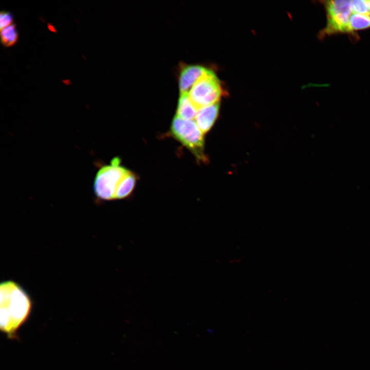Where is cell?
<instances>
[{
  "instance_id": "obj_13",
  "label": "cell",
  "mask_w": 370,
  "mask_h": 370,
  "mask_svg": "<svg viewBox=\"0 0 370 370\" xmlns=\"http://www.w3.org/2000/svg\"><path fill=\"white\" fill-rule=\"evenodd\" d=\"M48 28L51 31H55L53 26H52L51 25H48Z\"/></svg>"
},
{
  "instance_id": "obj_14",
  "label": "cell",
  "mask_w": 370,
  "mask_h": 370,
  "mask_svg": "<svg viewBox=\"0 0 370 370\" xmlns=\"http://www.w3.org/2000/svg\"><path fill=\"white\" fill-rule=\"evenodd\" d=\"M368 1V13L369 15L370 16V1Z\"/></svg>"
},
{
  "instance_id": "obj_4",
  "label": "cell",
  "mask_w": 370,
  "mask_h": 370,
  "mask_svg": "<svg viewBox=\"0 0 370 370\" xmlns=\"http://www.w3.org/2000/svg\"><path fill=\"white\" fill-rule=\"evenodd\" d=\"M224 94L221 82L213 71L208 69L192 86L189 96L199 110L219 102Z\"/></svg>"
},
{
  "instance_id": "obj_11",
  "label": "cell",
  "mask_w": 370,
  "mask_h": 370,
  "mask_svg": "<svg viewBox=\"0 0 370 370\" xmlns=\"http://www.w3.org/2000/svg\"><path fill=\"white\" fill-rule=\"evenodd\" d=\"M1 35L2 43L7 47L15 44L18 39L16 26L13 24L1 30Z\"/></svg>"
},
{
  "instance_id": "obj_3",
  "label": "cell",
  "mask_w": 370,
  "mask_h": 370,
  "mask_svg": "<svg viewBox=\"0 0 370 370\" xmlns=\"http://www.w3.org/2000/svg\"><path fill=\"white\" fill-rule=\"evenodd\" d=\"M120 162L119 158L115 157L110 164L102 165L97 172L93 186L95 195L99 200L115 199L118 186L129 171L121 165Z\"/></svg>"
},
{
  "instance_id": "obj_10",
  "label": "cell",
  "mask_w": 370,
  "mask_h": 370,
  "mask_svg": "<svg viewBox=\"0 0 370 370\" xmlns=\"http://www.w3.org/2000/svg\"><path fill=\"white\" fill-rule=\"evenodd\" d=\"M369 28L370 16L368 13H359L353 12L351 10L348 24V33L353 34L357 31Z\"/></svg>"
},
{
  "instance_id": "obj_12",
  "label": "cell",
  "mask_w": 370,
  "mask_h": 370,
  "mask_svg": "<svg viewBox=\"0 0 370 370\" xmlns=\"http://www.w3.org/2000/svg\"><path fill=\"white\" fill-rule=\"evenodd\" d=\"M13 17L9 12H2L0 15V27L1 29L10 26L12 24Z\"/></svg>"
},
{
  "instance_id": "obj_6",
  "label": "cell",
  "mask_w": 370,
  "mask_h": 370,
  "mask_svg": "<svg viewBox=\"0 0 370 370\" xmlns=\"http://www.w3.org/2000/svg\"><path fill=\"white\" fill-rule=\"evenodd\" d=\"M208 69L200 65H186L182 68L179 78V88L181 93H188Z\"/></svg>"
},
{
  "instance_id": "obj_8",
  "label": "cell",
  "mask_w": 370,
  "mask_h": 370,
  "mask_svg": "<svg viewBox=\"0 0 370 370\" xmlns=\"http://www.w3.org/2000/svg\"><path fill=\"white\" fill-rule=\"evenodd\" d=\"M198 110L190 100L188 93H181L176 115L182 119L193 120L195 119Z\"/></svg>"
},
{
  "instance_id": "obj_2",
  "label": "cell",
  "mask_w": 370,
  "mask_h": 370,
  "mask_svg": "<svg viewBox=\"0 0 370 370\" xmlns=\"http://www.w3.org/2000/svg\"><path fill=\"white\" fill-rule=\"evenodd\" d=\"M170 133L177 140L188 149L200 162H205L203 134L193 120L182 119L177 116L173 119Z\"/></svg>"
},
{
  "instance_id": "obj_1",
  "label": "cell",
  "mask_w": 370,
  "mask_h": 370,
  "mask_svg": "<svg viewBox=\"0 0 370 370\" xmlns=\"http://www.w3.org/2000/svg\"><path fill=\"white\" fill-rule=\"evenodd\" d=\"M0 293L1 329L12 336L28 318L32 302L25 290L14 281L1 283Z\"/></svg>"
},
{
  "instance_id": "obj_9",
  "label": "cell",
  "mask_w": 370,
  "mask_h": 370,
  "mask_svg": "<svg viewBox=\"0 0 370 370\" xmlns=\"http://www.w3.org/2000/svg\"><path fill=\"white\" fill-rule=\"evenodd\" d=\"M137 179L136 174L129 170L118 186L115 199H124L130 196L135 187Z\"/></svg>"
},
{
  "instance_id": "obj_7",
  "label": "cell",
  "mask_w": 370,
  "mask_h": 370,
  "mask_svg": "<svg viewBox=\"0 0 370 370\" xmlns=\"http://www.w3.org/2000/svg\"><path fill=\"white\" fill-rule=\"evenodd\" d=\"M219 103L200 108L195 118V121L203 134L207 133L215 122L219 113Z\"/></svg>"
},
{
  "instance_id": "obj_5",
  "label": "cell",
  "mask_w": 370,
  "mask_h": 370,
  "mask_svg": "<svg viewBox=\"0 0 370 370\" xmlns=\"http://www.w3.org/2000/svg\"><path fill=\"white\" fill-rule=\"evenodd\" d=\"M326 14V24L320 33L323 38L337 33H348V24L351 13V1L322 2Z\"/></svg>"
}]
</instances>
